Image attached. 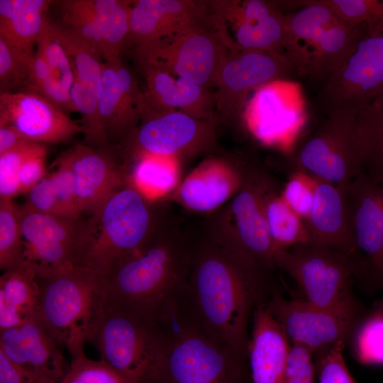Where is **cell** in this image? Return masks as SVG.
Wrapping results in <instances>:
<instances>
[{
    "mask_svg": "<svg viewBox=\"0 0 383 383\" xmlns=\"http://www.w3.org/2000/svg\"><path fill=\"white\" fill-rule=\"evenodd\" d=\"M269 271L204 228L195 238L180 308L206 335L244 357L250 341V314L262 304L260 294Z\"/></svg>",
    "mask_w": 383,
    "mask_h": 383,
    "instance_id": "cell-1",
    "label": "cell"
},
{
    "mask_svg": "<svg viewBox=\"0 0 383 383\" xmlns=\"http://www.w3.org/2000/svg\"><path fill=\"white\" fill-rule=\"evenodd\" d=\"M195 238L170 216L141 252L103 277L105 301L157 323L182 300Z\"/></svg>",
    "mask_w": 383,
    "mask_h": 383,
    "instance_id": "cell-2",
    "label": "cell"
},
{
    "mask_svg": "<svg viewBox=\"0 0 383 383\" xmlns=\"http://www.w3.org/2000/svg\"><path fill=\"white\" fill-rule=\"evenodd\" d=\"M159 326L161 340L140 383H241L244 357L203 332L180 305Z\"/></svg>",
    "mask_w": 383,
    "mask_h": 383,
    "instance_id": "cell-3",
    "label": "cell"
},
{
    "mask_svg": "<svg viewBox=\"0 0 383 383\" xmlns=\"http://www.w3.org/2000/svg\"><path fill=\"white\" fill-rule=\"evenodd\" d=\"M131 182L111 194L87 219L89 239L82 267L104 277L118 264L141 252L171 216Z\"/></svg>",
    "mask_w": 383,
    "mask_h": 383,
    "instance_id": "cell-4",
    "label": "cell"
},
{
    "mask_svg": "<svg viewBox=\"0 0 383 383\" xmlns=\"http://www.w3.org/2000/svg\"><path fill=\"white\" fill-rule=\"evenodd\" d=\"M38 318L70 356L84 352L105 303L103 277L85 267L37 273Z\"/></svg>",
    "mask_w": 383,
    "mask_h": 383,
    "instance_id": "cell-5",
    "label": "cell"
},
{
    "mask_svg": "<svg viewBox=\"0 0 383 383\" xmlns=\"http://www.w3.org/2000/svg\"><path fill=\"white\" fill-rule=\"evenodd\" d=\"M277 187L260 168L245 167L241 185L233 198L212 213L205 226L234 251L270 270L276 267L265 215L269 194Z\"/></svg>",
    "mask_w": 383,
    "mask_h": 383,
    "instance_id": "cell-6",
    "label": "cell"
},
{
    "mask_svg": "<svg viewBox=\"0 0 383 383\" xmlns=\"http://www.w3.org/2000/svg\"><path fill=\"white\" fill-rule=\"evenodd\" d=\"M132 51L136 65L153 66L212 91L228 49L209 16L204 22Z\"/></svg>",
    "mask_w": 383,
    "mask_h": 383,
    "instance_id": "cell-7",
    "label": "cell"
},
{
    "mask_svg": "<svg viewBox=\"0 0 383 383\" xmlns=\"http://www.w3.org/2000/svg\"><path fill=\"white\" fill-rule=\"evenodd\" d=\"M274 262L291 275L311 304L328 309H356L350 289L359 272L349 255L307 243L276 252Z\"/></svg>",
    "mask_w": 383,
    "mask_h": 383,
    "instance_id": "cell-8",
    "label": "cell"
},
{
    "mask_svg": "<svg viewBox=\"0 0 383 383\" xmlns=\"http://www.w3.org/2000/svg\"><path fill=\"white\" fill-rule=\"evenodd\" d=\"M218 120L194 118L178 111L146 104L137 128L118 145L131 165L144 155L184 157L208 151L216 140Z\"/></svg>",
    "mask_w": 383,
    "mask_h": 383,
    "instance_id": "cell-9",
    "label": "cell"
},
{
    "mask_svg": "<svg viewBox=\"0 0 383 383\" xmlns=\"http://www.w3.org/2000/svg\"><path fill=\"white\" fill-rule=\"evenodd\" d=\"M161 338L162 331L154 321L105 301L89 341L101 360L143 378Z\"/></svg>",
    "mask_w": 383,
    "mask_h": 383,
    "instance_id": "cell-10",
    "label": "cell"
},
{
    "mask_svg": "<svg viewBox=\"0 0 383 383\" xmlns=\"http://www.w3.org/2000/svg\"><path fill=\"white\" fill-rule=\"evenodd\" d=\"M23 238L21 261L37 273L82 267L89 239L87 219L60 217L19 207Z\"/></svg>",
    "mask_w": 383,
    "mask_h": 383,
    "instance_id": "cell-11",
    "label": "cell"
},
{
    "mask_svg": "<svg viewBox=\"0 0 383 383\" xmlns=\"http://www.w3.org/2000/svg\"><path fill=\"white\" fill-rule=\"evenodd\" d=\"M209 19L231 51H267L284 55L286 14L262 0L209 1Z\"/></svg>",
    "mask_w": 383,
    "mask_h": 383,
    "instance_id": "cell-12",
    "label": "cell"
},
{
    "mask_svg": "<svg viewBox=\"0 0 383 383\" xmlns=\"http://www.w3.org/2000/svg\"><path fill=\"white\" fill-rule=\"evenodd\" d=\"M357 114L345 109L328 113L324 123L298 152L296 169L342 186L362 172L356 138Z\"/></svg>",
    "mask_w": 383,
    "mask_h": 383,
    "instance_id": "cell-13",
    "label": "cell"
},
{
    "mask_svg": "<svg viewBox=\"0 0 383 383\" xmlns=\"http://www.w3.org/2000/svg\"><path fill=\"white\" fill-rule=\"evenodd\" d=\"M296 72L282 53L228 50L218 72L213 95L219 122L241 119L250 94Z\"/></svg>",
    "mask_w": 383,
    "mask_h": 383,
    "instance_id": "cell-14",
    "label": "cell"
},
{
    "mask_svg": "<svg viewBox=\"0 0 383 383\" xmlns=\"http://www.w3.org/2000/svg\"><path fill=\"white\" fill-rule=\"evenodd\" d=\"M383 91V26H367L345 63L324 82L318 99L328 114L358 113Z\"/></svg>",
    "mask_w": 383,
    "mask_h": 383,
    "instance_id": "cell-15",
    "label": "cell"
},
{
    "mask_svg": "<svg viewBox=\"0 0 383 383\" xmlns=\"http://www.w3.org/2000/svg\"><path fill=\"white\" fill-rule=\"evenodd\" d=\"M345 188L359 274L383 289V174L364 170Z\"/></svg>",
    "mask_w": 383,
    "mask_h": 383,
    "instance_id": "cell-16",
    "label": "cell"
},
{
    "mask_svg": "<svg viewBox=\"0 0 383 383\" xmlns=\"http://www.w3.org/2000/svg\"><path fill=\"white\" fill-rule=\"evenodd\" d=\"M52 29L71 60L74 82L70 96L81 116L84 143L97 148L111 146L99 112L103 66L101 52L61 22H51Z\"/></svg>",
    "mask_w": 383,
    "mask_h": 383,
    "instance_id": "cell-17",
    "label": "cell"
},
{
    "mask_svg": "<svg viewBox=\"0 0 383 383\" xmlns=\"http://www.w3.org/2000/svg\"><path fill=\"white\" fill-rule=\"evenodd\" d=\"M265 306L288 340L312 353L345 342L356 317V309L323 308L306 299L287 300L278 295Z\"/></svg>",
    "mask_w": 383,
    "mask_h": 383,
    "instance_id": "cell-18",
    "label": "cell"
},
{
    "mask_svg": "<svg viewBox=\"0 0 383 383\" xmlns=\"http://www.w3.org/2000/svg\"><path fill=\"white\" fill-rule=\"evenodd\" d=\"M60 156L72 171L82 213L92 216L111 194L130 182V165L118 145L97 148L77 143Z\"/></svg>",
    "mask_w": 383,
    "mask_h": 383,
    "instance_id": "cell-19",
    "label": "cell"
},
{
    "mask_svg": "<svg viewBox=\"0 0 383 383\" xmlns=\"http://www.w3.org/2000/svg\"><path fill=\"white\" fill-rule=\"evenodd\" d=\"M0 123L14 126L26 140L61 143L82 133L79 123L43 96L26 90L0 93Z\"/></svg>",
    "mask_w": 383,
    "mask_h": 383,
    "instance_id": "cell-20",
    "label": "cell"
},
{
    "mask_svg": "<svg viewBox=\"0 0 383 383\" xmlns=\"http://www.w3.org/2000/svg\"><path fill=\"white\" fill-rule=\"evenodd\" d=\"M146 106L145 93L121 57L104 62L99 98L100 118L111 143H119L139 125Z\"/></svg>",
    "mask_w": 383,
    "mask_h": 383,
    "instance_id": "cell-21",
    "label": "cell"
},
{
    "mask_svg": "<svg viewBox=\"0 0 383 383\" xmlns=\"http://www.w3.org/2000/svg\"><path fill=\"white\" fill-rule=\"evenodd\" d=\"M62 350L38 318L0 331V351L21 368L50 383H60L68 370Z\"/></svg>",
    "mask_w": 383,
    "mask_h": 383,
    "instance_id": "cell-22",
    "label": "cell"
},
{
    "mask_svg": "<svg viewBox=\"0 0 383 383\" xmlns=\"http://www.w3.org/2000/svg\"><path fill=\"white\" fill-rule=\"evenodd\" d=\"M209 15V1H133L126 48L133 49L165 38L207 21Z\"/></svg>",
    "mask_w": 383,
    "mask_h": 383,
    "instance_id": "cell-23",
    "label": "cell"
},
{
    "mask_svg": "<svg viewBox=\"0 0 383 383\" xmlns=\"http://www.w3.org/2000/svg\"><path fill=\"white\" fill-rule=\"evenodd\" d=\"M243 168L225 159L209 158L179 182L171 196L187 210L212 213L237 192L243 181Z\"/></svg>",
    "mask_w": 383,
    "mask_h": 383,
    "instance_id": "cell-24",
    "label": "cell"
},
{
    "mask_svg": "<svg viewBox=\"0 0 383 383\" xmlns=\"http://www.w3.org/2000/svg\"><path fill=\"white\" fill-rule=\"evenodd\" d=\"M316 179L313 206L305 221L309 243L343 252L355 262L357 249L345 185Z\"/></svg>",
    "mask_w": 383,
    "mask_h": 383,
    "instance_id": "cell-25",
    "label": "cell"
},
{
    "mask_svg": "<svg viewBox=\"0 0 383 383\" xmlns=\"http://www.w3.org/2000/svg\"><path fill=\"white\" fill-rule=\"evenodd\" d=\"M143 75L146 104L162 111H178L203 120H218L213 91L148 65H136Z\"/></svg>",
    "mask_w": 383,
    "mask_h": 383,
    "instance_id": "cell-26",
    "label": "cell"
},
{
    "mask_svg": "<svg viewBox=\"0 0 383 383\" xmlns=\"http://www.w3.org/2000/svg\"><path fill=\"white\" fill-rule=\"evenodd\" d=\"M253 311L248 349L252 383H282L291 346L289 340L263 304Z\"/></svg>",
    "mask_w": 383,
    "mask_h": 383,
    "instance_id": "cell-27",
    "label": "cell"
},
{
    "mask_svg": "<svg viewBox=\"0 0 383 383\" xmlns=\"http://www.w3.org/2000/svg\"><path fill=\"white\" fill-rule=\"evenodd\" d=\"M297 11L286 14L284 55L296 74L305 75L309 52L328 26L340 19L318 0L297 1Z\"/></svg>",
    "mask_w": 383,
    "mask_h": 383,
    "instance_id": "cell-28",
    "label": "cell"
},
{
    "mask_svg": "<svg viewBox=\"0 0 383 383\" xmlns=\"http://www.w3.org/2000/svg\"><path fill=\"white\" fill-rule=\"evenodd\" d=\"M40 289L37 273L21 261L0 277V331L38 318Z\"/></svg>",
    "mask_w": 383,
    "mask_h": 383,
    "instance_id": "cell-29",
    "label": "cell"
},
{
    "mask_svg": "<svg viewBox=\"0 0 383 383\" xmlns=\"http://www.w3.org/2000/svg\"><path fill=\"white\" fill-rule=\"evenodd\" d=\"M366 29L341 20L328 26L309 52L305 75L326 81L348 60Z\"/></svg>",
    "mask_w": 383,
    "mask_h": 383,
    "instance_id": "cell-30",
    "label": "cell"
},
{
    "mask_svg": "<svg viewBox=\"0 0 383 383\" xmlns=\"http://www.w3.org/2000/svg\"><path fill=\"white\" fill-rule=\"evenodd\" d=\"M52 3L50 0H0V37L25 54L33 55Z\"/></svg>",
    "mask_w": 383,
    "mask_h": 383,
    "instance_id": "cell-31",
    "label": "cell"
},
{
    "mask_svg": "<svg viewBox=\"0 0 383 383\" xmlns=\"http://www.w3.org/2000/svg\"><path fill=\"white\" fill-rule=\"evenodd\" d=\"M181 160L177 157L144 155L133 162L131 184L147 199L162 201L180 182Z\"/></svg>",
    "mask_w": 383,
    "mask_h": 383,
    "instance_id": "cell-32",
    "label": "cell"
},
{
    "mask_svg": "<svg viewBox=\"0 0 383 383\" xmlns=\"http://www.w3.org/2000/svg\"><path fill=\"white\" fill-rule=\"evenodd\" d=\"M133 1L90 0L96 16L104 62L120 58L130 33Z\"/></svg>",
    "mask_w": 383,
    "mask_h": 383,
    "instance_id": "cell-33",
    "label": "cell"
},
{
    "mask_svg": "<svg viewBox=\"0 0 383 383\" xmlns=\"http://www.w3.org/2000/svg\"><path fill=\"white\" fill-rule=\"evenodd\" d=\"M265 215L273 254L309 243L305 221L287 204L277 187L266 199Z\"/></svg>",
    "mask_w": 383,
    "mask_h": 383,
    "instance_id": "cell-34",
    "label": "cell"
},
{
    "mask_svg": "<svg viewBox=\"0 0 383 383\" xmlns=\"http://www.w3.org/2000/svg\"><path fill=\"white\" fill-rule=\"evenodd\" d=\"M356 138L364 170L383 174V91L358 111Z\"/></svg>",
    "mask_w": 383,
    "mask_h": 383,
    "instance_id": "cell-35",
    "label": "cell"
},
{
    "mask_svg": "<svg viewBox=\"0 0 383 383\" xmlns=\"http://www.w3.org/2000/svg\"><path fill=\"white\" fill-rule=\"evenodd\" d=\"M23 238L19 207L13 199H0V269L8 270L21 260Z\"/></svg>",
    "mask_w": 383,
    "mask_h": 383,
    "instance_id": "cell-36",
    "label": "cell"
},
{
    "mask_svg": "<svg viewBox=\"0 0 383 383\" xmlns=\"http://www.w3.org/2000/svg\"><path fill=\"white\" fill-rule=\"evenodd\" d=\"M142 377L116 369L84 353L71 357L68 370L60 383H140Z\"/></svg>",
    "mask_w": 383,
    "mask_h": 383,
    "instance_id": "cell-37",
    "label": "cell"
},
{
    "mask_svg": "<svg viewBox=\"0 0 383 383\" xmlns=\"http://www.w3.org/2000/svg\"><path fill=\"white\" fill-rule=\"evenodd\" d=\"M52 5L59 11L61 23L92 44L102 55L98 23L90 0L53 1Z\"/></svg>",
    "mask_w": 383,
    "mask_h": 383,
    "instance_id": "cell-38",
    "label": "cell"
},
{
    "mask_svg": "<svg viewBox=\"0 0 383 383\" xmlns=\"http://www.w3.org/2000/svg\"><path fill=\"white\" fill-rule=\"evenodd\" d=\"M36 47V51L46 60L52 77L70 91L74 78L71 60L48 18L38 38Z\"/></svg>",
    "mask_w": 383,
    "mask_h": 383,
    "instance_id": "cell-39",
    "label": "cell"
},
{
    "mask_svg": "<svg viewBox=\"0 0 383 383\" xmlns=\"http://www.w3.org/2000/svg\"><path fill=\"white\" fill-rule=\"evenodd\" d=\"M345 23L383 26V0H318Z\"/></svg>",
    "mask_w": 383,
    "mask_h": 383,
    "instance_id": "cell-40",
    "label": "cell"
},
{
    "mask_svg": "<svg viewBox=\"0 0 383 383\" xmlns=\"http://www.w3.org/2000/svg\"><path fill=\"white\" fill-rule=\"evenodd\" d=\"M33 55L25 54L0 37V93L25 87Z\"/></svg>",
    "mask_w": 383,
    "mask_h": 383,
    "instance_id": "cell-41",
    "label": "cell"
},
{
    "mask_svg": "<svg viewBox=\"0 0 383 383\" xmlns=\"http://www.w3.org/2000/svg\"><path fill=\"white\" fill-rule=\"evenodd\" d=\"M358 360L365 365H383V311L377 310L360 326L355 338Z\"/></svg>",
    "mask_w": 383,
    "mask_h": 383,
    "instance_id": "cell-42",
    "label": "cell"
},
{
    "mask_svg": "<svg viewBox=\"0 0 383 383\" xmlns=\"http://www.w3.org/2000/svg\"><path fill=\"white\" fill-rule=\"evenodd\" d=\"M316 183L315 177L301 169H295L280 192L287 204L304 221L313 206Z\"/></svg>",
    "mask_w": 383,
    "mask_h": 383,
    "instance_id": "cell-43",
    "label": "cell"
},
{
    "mask_svg": "<svg viewBox=\"0 0 383 383\" xmlns=\"http://www.w3.org/2000/svg\"><path fill=\"white\" fill-rule=\"evenodd\" d=\"M43 143L27 141L19 147L0 155V199H13L20 194L18 173L26 158L38 151Z\"/></svg>",
    "mask_w": 383,
    "mask_h": 383,
    "instance_id": "cell-44",
    "label": "cell"
},
{
    "mask_svg": "<svg viewBox=\"0 0 383 383\" xmlns=\"http://www.w3.org/2000/svg\"><path fill=\"white\" fill-rule=\"evenodd\" d=\"M52 165L55 170L48 175L60 201L70 217H82L75 193L74 176L68 162L60 155Z\"/></svg>",
    "mask_w": 383,
    "mask_h": 383,
    "instance_id": "cell-45",
    "label": "cell"
},
{
    "mask_svg": "<svg viewBox=\"0 0 383 383\" xmlns=\"http://www.w3.org/2000/svg\"><path fill=\"white\" fill-rule=\"evenodd\" d=\"M344 345L345 342H340L322 352L318 363V383H355L343 358Z\"/></svg>",
    "mask_w": 383,
    "mask_h": 383,
    "instance_id": "cell-46",
    "label": "cell"
},
{
    "mask_svg": "<svg viewBox=\"0 0 383 383\" xmlns=\"http://www.w3.org/2000/svg\"><path fill=\"white\" fill-rule=\"evenodd\" d=\"M26 194L25 204L30 209L45 214L72 218L60 201L48 174Z\"/></svg>",
    "mask_w": 383,
    "mask_h": 383,
    "instance_id": "cell-47",
    "label": "cell"
},
{
    "mask_svg": "<svg viewBox=\"0 0 383 383\" xmlns=\"http://www.w3.org/2000/svg\"><path fill=\"white\" fill-rule=\"evenodd\" d=\"M282 383H315L312 352L300 345L290 346Z\"/></svg>",
    "mask_w": 383,
    "mask_h": 383,
    "instance_id": "cell-48",
    "label": "cell"
},
{
    "mask_svg": "<svg viewBox=\"0 0 383 383\" xmlns=\"http://www.w3.org/2000/svg\"><path fill=\"white\" fill-rule=\"evenodd\" d=\"M46 155L47 148L43 145L22 163L18 173L21 194H27L48 174L45 165Z\"/></svg>",
    "mask_w": 383,
    "mask_h": 383,
    "instance_id": "cell-49",
    "label": "cell"
},
{
    "mask_svg": "<svg viewBox=\"0 0 383 383\" xmlns=\"http://www.w3.org/2000/svg\"><path fill=\"white\" fill-rule=\"evenodd\" d=\"M0 383H50L42 379L10 360L0 351Z\"/></svg>",
    "mask_w": 383,
    "mask_h": 383,
    "instance_id": "cell-50",
    "label": "cell"
},
{
    "mask_svg": "<svg viewBox=\"0 0 383 383\" xmlns=\"http://www.w3.org/2000/svg\"><path fill=\"white\" fill-rule=\"evenodd\" d=\"M27 141L16 128L9 123H0V155L19 147Z\"/></svg>",
    "mask_w": 383,
    "mask_h": 383,
    "instance_id": "cell-51",
    "label": "cell"
}]
</instances>
